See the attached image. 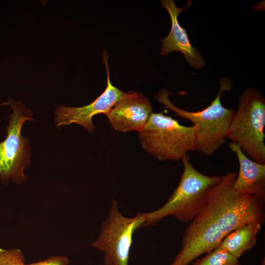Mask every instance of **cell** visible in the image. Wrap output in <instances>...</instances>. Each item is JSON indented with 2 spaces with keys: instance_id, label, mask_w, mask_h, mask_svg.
Returning <instances> with one entry per match:
<instances>
[{
  "instance_id": "obj_1",
  "label": "cell",
  "mask_w": 265,
  "mask_h": 265,
  "mask_svg": "<svg viewBox=\"0 0 265 265\" xmlns=\"http://www.w3.org/2000/svg\"><path fill=\"white\" fill-rule=\"evenodd\" d=\"M229 172L209 191L204 206L185 230L179 253L169 265H188L218 247L233 231L251 222L263 223L265 201L233 188L237 177Z\"/></svg>"
},
{
  "instance_id": "obj_2",
  "label": "cell",
  "mask_w": 265,
  "mask_h": 265,
  "mask_svg": "<svg viewBox=\"0 0 265 265\" xmlns=\"http://www.w3.org/2000/svg\"><path fill=\"white\" fill-rule=\"evenodd\" d=\"M220 84L219 92L211 104L196 112L186 111L176 106L169 99L170 93L165 90H161L155 95L157 100L162 104L164 108L193 124L196 129L195 151L206 156L213 154L225 143L226 134L235 113L234 110L224 107L220 101L223 91L230 92L232 82L222 77Z\"/></svg>"
},
{
  "instance_id": "obj_3",
  "label": "cell",
  "mask_w": 265,
  "mask_h": 265,
  "mask_svg": "<svg viewBox=\"0 0 265 265\" xmlns=\"http://www.w3.org/2000/svg\"><path fill=\"white\" fill-rule=\"evenodd\" d=\"M182 160L184 171L178 186L161 207L145 212L142 227L155 225L168 216L182 222H190L205 203L210 190L223 178L207 176L197 171L190 163L188 154Z\"/></svg>"
},
{
  "instance_id": "obj_4",
  "label": "cell",
  "mask_w": 265,
  "mask_h": 265,
  "mask_svg": "<svg viewBox=\"0 0 265 265\" xmlns=\"http://www.w3.org/2000/svg\"><path fill=\"white\" fill-rule=\"evenodd\" d=\"M238 105L226 139L237 143L250 159L265 164V100L254 88H247L239 97Z\"/></svg>"
},
{
  "instance_id": "obj_5",
  "label": "cell",
  "mask_w": 265,
  "mask_h": 265,
  "mask_svg": "<svg viewBox=\"0 0 265 265\" xmlns=\"http://www.w3.org/2000/svg\"><path fill=\"white\" fill-rule=\"evenodd\" d=\"M196 132L194 126H184L162 112H153L139 138L142 148L158 160H179L195 151Z\"/></svg>"
},
{
  "instance_id": "obj_6",
  "label": "cell",
  "mask_w": 265,
  "mask_h": 265,
  "mask_svg": "<svg viewBox=\"0 0 265 265\" xmlns=\"http://www.w3.org/2000/svg\"><path fill=\"white\" fill-rule=\"evenodd\" d=\"M7 105L13 111L9 116L7 136L0 143V182L5 186L10 180L17 184L26 182L24 169L29 165V140L21 134L25 122L33 120L32 112L20 101L9 98L0 106Z\"/></svg>"
},
{
  "instance_id": "obj_7",
  "label": "cell",
  "mask_w": 265,
  "mask_h": 265,
  "mask_svg": "<svg viewBox=\"0 0 265 265\" xmlns=\"http://www.w3.org/2000/svg\"><path fill=\"white\" fill-rule=\"evenodd\" d=\"M145 221V212L125 216L119 211L117 201L112 200L99 236L91 243L92 247L104 253V265H128L133 235Z\"/></svg>"
},
{
  "instance_id": "obj_8",
  "label": "cell",
  "mask_w": 265,
  "mask_h": 265,
  "mask_svg": "<svg viewBox=\"0 0 265 265\" xmlns=\"http://www.w3.org/2000/svg\"><path fill=\"white\" fill-rule=\"evenodd\" d=\"M107 72V85L104 91L93 102L81 107H68L58 106L55 111V122L57 127L68 125L72 123L78 124L92 132L95 127L92 117L99 113L106 114L115 104L122 99L126 93L114 86L111 83L108 66V55L105 51L103 55Z\"/></svg>"
},
{
  "instance_id": "obj_9",
  "label": "cell",
  "mask_w": 265,
  "mask_h": 265,
  "mask_svg": "<svg viewBox=\"0 0 265 265\" xmlns=\"http://www.w3.org/2000/svg\"><path fill=\"white\" fill-rule=\"evenodd\" d=\"M153 113L149 100L141 93L129 92L106 114L112 127L120 132L140 131Z\"/></svg>"
},
{
  "instance_id": "obj_10",
  "label": "cell",
  "mask_w": 265,
  "mask_h": 265,
  "mask_svg": "<svg viewBox=\"0 0 265 265\" xmlns=\"http://www.w3.org/2000/svg\"><path fill=\"white\" fill-rule=\"evenodd\" d=\"M160 3L168 12L171 20L170 31L165 38L161 40L160 54L167 55L171 52H181L191 66L201 69L205 64L204 59L192 46L186 29L181 26L178 20L179 14L190 5L191 1L189 0L184 8L177 7L173 0H162Z\"/></svg>"
},
{
  "instance_id": "obj_11",
  "label": "cell",
  "mask_w": 265,
  "mask_h": 265,
  "mask_svg": "<svg viewBox=\"0 0 265 265\" xmlns=\"http://www.w3.org/2000/svg\"><path fill=\"white\" fill-rule=\"evenodd\" d=\"M231 151L235 153L238 161L239 170L233 184L238 193L252 195L265 201V164L258 163L248 158L240 146L231 141L228 144Z\"/></svg>"
},
{
  "instance_id": "obj_12",
  "label": "cell",
  "mask_w": 265,
  "mask_h": 265,
  "mask_svg": "<svg viewBox=\"0 0 265 265\" xmlns=\"http://www.w3.org/2000/svg\"><path fill=\"white\" fill-rule=\"evenodd\" d=\"M261 226L258 222L247 223L229 233L218 247L239 259L255 245Z\"/></svg>"
},
{
  "instance_id": "obj_13",
  "label": "cell",
  "mask_w": 265,
  "mask_h": 265,
  "mask_svg": "<svg viewBox=\"0 0 265 265\" xmlns=\"http://www.w3.org/2000/svg\"><path fill=\"white\" fill-rule=\"evenodd\" d=\"M193 265H241L238 258L219 247L204 257L198 259Z\"/></svg>"
},
{
  "instance_id": "obj_14",
  "label": "cell",
  "mask_w": 265,
  "mask_h": 265,
  "mask_svg": "<svg viewBox=\"0 0 265 265\" xmlns=\"http://www.w3.org/2000/svg\"><path fill=\"white\" fill-rule=\"evenodd\" d=\"M21 250L17 248L6 249L0 248V265H25Z\"/></svg>"
},
{
  "instance_id": "obj_15",
  "label": "cell",
  "mask_w": 265,
  "mask_h": 265,
  "mask_svg": "<svg viewBox=\"0 0 265 265\" xmlns=\"http://www.w3.org/2000/svg\"><path fill=\"white\" fill-rule=\"evenodd\" d=\"M70 261L67 257L57 255L25 265H68Z\"/></svg>"
}]
</instances>
